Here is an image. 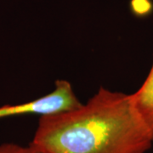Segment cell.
Instances as JSON below:
<instances>
[{
  "instance_id": "obj_1",
  "label": "cell",
  "mask_w": 153,
  "mask_h": 153,
  "mask_svg": "<svg viewBox=\"0 0 153 153\" xmlns=\"http://www.w3.org/2000/svg\"><path fill=\"white\" fill-rule=\"evenodd\" d=\"M152 142L131 95L100 87L77 109L40 117L30 145L44 153H146Z\"/></svg>"
},
{
  "instance_id": "obj_2",
  "label": "cell",
  "mask_w": 153,
  "mask_h": 153,
  "mask_svg": "<svg viewBox=\"0 0 153 153\" xmlns=\"http://www.w3.org/2000/svg\"><path fill=\"white\" fill-rule=\"evenodd\" d=\"M82 105L71 83L66 80H57L55 90L41 98L22 104L0 106V119L21 115H54L73 111Z\"/></svg>"
},
{
  "instance_id": "obj_3",
  "label": "cell",
  "mask_w": 153,
  "mask_h": 153,
  "mask_svg": "<svg viewBox=\"0 0 153 153\" xmlns=\"http://www.w3.org/2000/svg\"><path fill=\"white\" fill-rule=\"evenodd\" d=\"M130 95L134 108L147 127L153 140V65L141 87Z\"/></svg>"
},
{
  "instance_id": "obj_4",
  "label": "cell",
  "mask_w": 153,
  "mask_h": 153,
  "mask_svg": "<svg viewBox=\"0 0 153 153\" xmlns=\"http://www.w3.org/2000/svg\"><path fill=\"white\" fill-rule=\"evenodd\" d=\"M0 153H44L30 144L27 146L18 145L16 143H3L0 145Z\"/></svg>"
}]
</instances>
